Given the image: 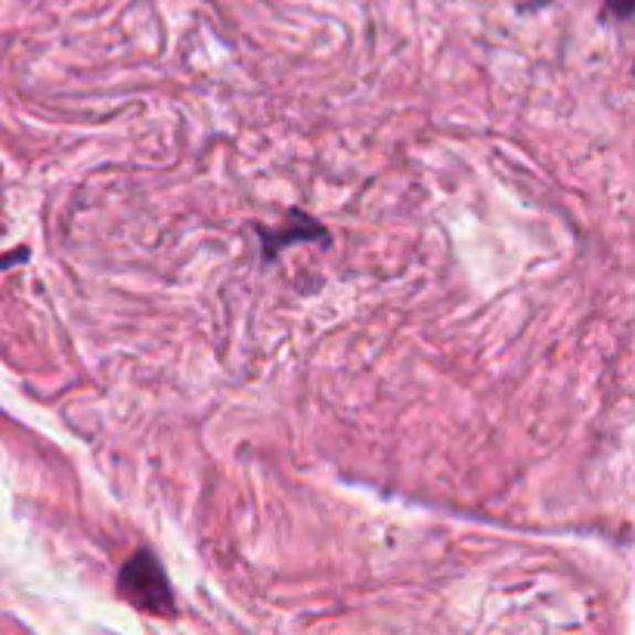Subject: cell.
Instances as JSON below:
<instances>
[{
    "instance_id": "3957f363",
    "label": "cell",
    "mask_w": 635,
    "mask_h": 635,
    "mask_svg": "<svg viewBox=\"0 0 635 635\" xmlns=\"http://www.w3.org/2000/svg\"><path fill=\"white\" fill-rule=\"evenodd\" d=\"M607 7H611V13H617L620 19H626L633 13V0H607Z\"/></svg>"
},
{
    "instance_id": "7a4b0ae2",
    "label": "cell",
    "mask_w": 635,
    "mask_h": 635,
    "mask_svg": "<svg viewBox=\"0 0 635 635\" xmlns=\"http://www.w3.org/2000/svg\"><path fill=\"white\" fill-rule=\"evenodd\" d=\"M314 233H322L317 223H314V226H304L301 233H298V230H292V226H288V221H286V226H283V230H276V233H273V230H261V239H264L267 257H276V252H279V248L295 245V242H304V239H310Z\"/></svg>"
},
{
    "instance_id": "6da1fadb",
    "label": "cell",
    "mask_w": 635,
    "mask_h": 635,
    "mask_svg": "<svg viewBox=\"0 0 635 635\" xmlns=\"http://www.w3.org/2000/svg\"><path fill=\"white\" fill-rule=\"evenodd\" d=\"M118 589L127 602L146 614H159V617L174 614V595L168 586V576L149 549H140L130 555V561L118 573Z\"/></svg>"
}]
</instances>
